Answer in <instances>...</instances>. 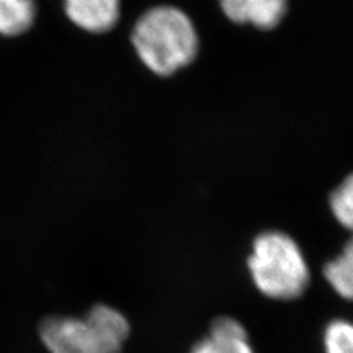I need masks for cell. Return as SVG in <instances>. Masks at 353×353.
<instances>
[{
    "label": "cell",
    "mask_w": 353,
    "mask_h": 353,
    "mask_svg": "<svg viewBox=\"0 0 353 353\" xmlns=\"http://www.w3.org/2000/svg\"><path fill=\"white\" fill-rule=\"evenodd\" d=\"M66 17L87 32L102 34L119 19V0H63Z\"/></svg>",
    "instance_id": "277c9868"
},
{
    "label": "cell",
    "mask_w": 353,
    "mask_h": 353,
    "mask_svg": "<svg viewBox=\"0 0 353 353\" xmlns=\"http://www.w3.org/2000/svg\"><path fill=\"white\" fill-rule=\"evenodd\" d=\"M325 353H353V323L334 319L324 333Z\"/></svg>",
    "instance_id": "30bf717a"
},
{
    "label": "cell",
    "mask_w": 353,
    "mask_h": 353,
    "mask_svg": "<svg viewBox=\"0 0 353 353\" xmlns=\"http://www.w3.org/2000/svg\"><path fill=\"white\" fill-rule=\"evenodd\" d=\"M224 14L237 24L271 30L285 15L287 0H219Z\"/></svg>",
    "instance_id": "5b68a950"
},
{
    "label": "cell",
    "mask_w": 353,
    "mask_h": 353,
    "mask_svg": "<svg viewBox=\"0 0 353 353\" xmlns=\"http://www.w3.org/2000/svg\"><path fill=\"white\" fill-rule=\"evenodd\" d=\"M324 277L340 297L353 302V239L337 258L327 262Z\"/></svg>",
    "instance_id": "ba28073f"
},
{
    "label": "cell",
    "mask_w": 353,
    "mask_h": 353,
    "mask_svg": "<svg viewBox=\"0 0 353 353\" xmlns=\"http://www.w3.org/2000/svg\"><path fill=\"white\" fill-rule=\"evenodd\" d=\"M34 0H0V36L24 34L36 21Z\"/></svg>",
    "instance_id": "52a82bcc"
},
{
    "label": "cell",
    "mask_w": 353,
    "mask_h": 353,
    "mask_svg": "<svg viewBox=\"0 0 353 353\" xmlns=\"http://www.w3.org/2000/svg\"><path fill=\"white\" fill-rule=\"evenodd\" d=\"M128 334L127 318L108 305L93 306L84 318L49 316L40 324L50 353H121Z\"/></svg>",
    "instance_id": "7a4b0ae2"
},
{
    "label": "cell",
    "mask_w": 353,
    "mask_h": 353,
    "mask_svg": "<svg viewBox=\"0 0 353 353\" xmlns=\"http://www.w3.org/2000/svg\"><path fill=\"white\" fill-rule=\"evenodd\" d=\"M330 206L339 224L353 233V174L331 194Z\"/></svg>",
    "instance_id": "9c48e42d"
},
{
    "label": "cell",
    "mask_w": 353,
    "mask_h": 353,
    "mask_svg": "<svg viewBox=\"0 0 353 353\" xmlns=\"http://www.w3.org/2000/svg\"><path fill=\"white\" fill-rule=\"evenodd\" d=\"M131 41L141 62L162 77L189 65L199 49L193 22L172 6H158L143 14L132 28Z\"/></svg>",
    "instance_id": "6da1fadb"
},
{
    "label": "cell",
    "mask_w": 353,
    "mask_h": 353,
    "mask_svg": "<svg viewBox=\"0 0 353 353\" xmlns=\"http://www.w3.org/2000/svg\"><path fill=\"white\" fill-rule=\"evenodd\" d=\"M190 353H253L246 328L237 319L218 318L209 334L197 341Z\"/></svg>",
    "instance_id": "8992f818"
},
{
    "label": "cell",
    "mask_w": 353,
    "mask_h": 353,
    "mask_svg": "<svg viewBox=\"0 0 353 353\" xmlns=\"http://www.w3.org/2000/svg\"><path fill=\"white\" fill-rule=\"evenodd\" d=\"M248 263L256 289L271 299L293 301L309 284V267L299 245L281 231L259 234Z\"/></svg>",
    "instance_id": "3957f363"
}]
</instances>
